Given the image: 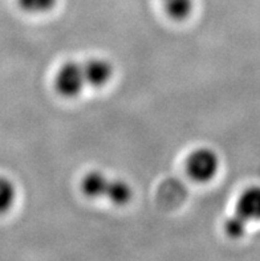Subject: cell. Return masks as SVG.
Returning a JSON list of instances; mask_svg holds the SVG:
<instances>
[{
	"label": "cell",
	"mask_w": 260,
	"mask_h": 261,
	"mask_svg": "<svg viewBox=\"0 0 260 261\" xmlns=\"http://www.w3.org/2000/svg\"><path fill=\"white\" fill-rule=\"evenodd\" d=\"M16 186L7 176L0 175V214L10 211L16 200Z\"/></svg>",
	"instance_id": "52a82bcc"
},
{
	"label": "cell",
	"mask_w": 260,
	"mask_h": 261,
	"mask_svg": "<svg viewBox=\"0 0 260 261\" xmlns=\"http://www.w3.org/2000/svg\"><path fill=\"white\" fill-rule=\"evenodd\" d=\"M218 170L219 156L208 147L191 151L186 159V172L197 183H208L212 180L217 176Z\"/></svg>",
	"instance_id": "277c9868"
},
{
	"label": "cell",
	"mask_w": 260,
	"mask_h": 261,
	"mask_svg": "<svg viewBox=\"0 0 260 261\" xmlns=\"http://www.w3.org/2000/svg\"><path fill=\"white\" fill-rule=\"evenodd\" d=\"M166 15L174 21H183L194 10V0H162Z\"/></svg>",
	"instance_id": "8992f818"
},
{
	"label": "cell",
	"mask_w": 260,
	"mask_h": 261,
	"mask_svg": "<svg viewBox=\"0 0 260 261\" xmlns=\"http://www.w3.org/2000/svg\"><path fill=\"white\" fill-rule=\"evenodd\" d=\"M84 70H85L86 83L90 88H102L110 83L114 74V68L112 63L101 57H92V59L83 61Z\"/></svg>",
	"instance_id": "5b68a950"
},
{
	"label": "cell",
	"mask_w": 260,
	"mask_h": 261,
	"mask_svg": "<svg viewBox=\"0 0 260 261\" xmlns=\"http://www.w3.org/2000/svg\"><path fill=\"white\" fill-rule=\"evenodd\" d=\"M17 4L24 12L31 15H43L56 7L57 0H17Z\"/></svg>",
	"instance_id": "ba28073f"
},
{
	"label": "cell",
	"mask_w": 260,
	"mask_h": 261,
	"mask_svg": "<svg viewBox=\"0 0 260 261\" xmlns=\"http://www.w3.org/2000/svg\"><path fill=\"white\" fill-rule=\"evenodd\" d=\"M55 89L65 98H76L84 92L86 83L83 61H66L60 66L53 81Z\"/></svg>",
	"instance_id": "3957f363"
},
{
	"label": "cell",
	"mask_w": 260,
	"mask_h": 261,
	"mask_svg": "<svg viewBox=\"0 0 260 261\" xmlns=\"http://www.w3.org/2000/svg\"><path fill=\"white\" fill-rule=\"evenodd\" d=\"M81 191L90 199H106L114 205H126L133 196L132 187L122 179L112 178L100 170L86 172L81 179Z\"/></svg>",
	"instance_id": "6da1fadb"
},
{
	"label": "cell",
	"mask_w": 260,
	"mask_h": 261,
	"mask_svg": "<svg viewBox=\"0 0 260 261\" xmlns=\"http://www.w3.org/2000/svg\"><path fill=\"white\" fill-rule=\"evenodd\" d=\"M252 222H260V186H250L238 196L234 215L224 223V232L231 239H241Z\"/></svg>",
	"instance_id": "7a4b0ae2"
}]
</instances>
